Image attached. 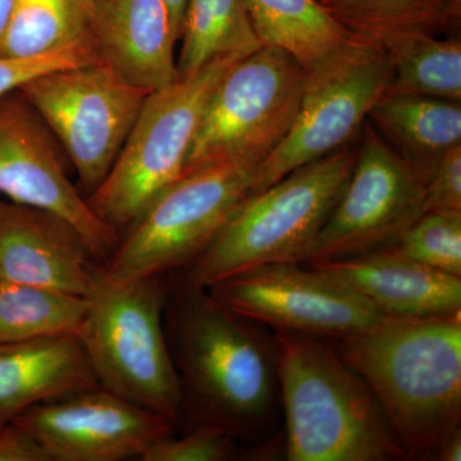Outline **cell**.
Returning <instances> with one entry per match:
<instances>
[{
  "instance_id": "cell-1",
  "label": "cell",
  "mask_w": 461,
  "mask_h": 461,
  "mask_svg": "<svg viewBox=\"0 0 461 461\" xmlns=\"http://www.w3.org/2000/svg\"><path fill=\"white\" fill-rule=\"evenodd\" d=\"M165 326L180 378L181 420L238 438L271 426L280 399L273 338L180 276L169 281Z\"/></svg>"
},
{
  "instance_id": "cell-2",
  "label": "cell",
  "mask_w": 461,
  "mask_h": 461,
  "mask_svg": "<svg viewBox=\"0 0 461 461\" xmlns=\"http://www.w3.org/2000/svg\"><path fill=\"white\" fill-rule=\"evenodd\" d=\"M371 388L406 459H429L461 420V313L384 317L338 339Z\"/></svg>"
},
{
  "instance_id": "cell-3",
  "label": "cell",
  "mask_w": 461,
  "mask_h": 461,
  "mask_svg": "<svg viewBox=\"0 0 461 461\" xmlns=\"http://www.w3.org/2000/svg\"><path fill=\"white\" fill-rule=\"evenodd\" d=\"M290 461L406 459L371 388L332 346L273 336Z\"/></svg>"
},
{
  "instance_id": "cell-4",
  "label": "cell",
  "mask_w": 461,
  "mask_h": 461,
  "mask_svg": "<svg viewBox=\"0 0 461 461\" xmlns=\"http://www.w3.org/2000/svg\"><path fill=\"white\" fill-rule=\"evenodd\" d=\"M168 276L117 280L96 260L77 333L96 384L177 424L180 378L167 338Z\"/></svg>"
},
{
  "instance_id": "cell-5",
  "label": "cell",
  "mask_w": 461,
  "mask_h": 461,
  "mask_svg": "<svg viewBox=\"0 0 461 461\" xmlns=\"http://www.w3.org/2000/svg\"><path fill=\"white\" fill-rule=\"evenodd\" d=\"M357 156L345 147L242 200L180 277L209 288L264 266L304 263L344 191Z\"/></svg>"
},
{
  "instance_id": "cell-6",
  "label": "cell",
  "mask_w": 461,
  "mask_h": 461,
  "mask_svg": "<svg viewBox=\"0 0 461 461\" xmlns=\"http://www.w3.org/2000/svg\"><path fill=\"white\" fill-rule=\"evenodd\" d=\"M244 56L248 54L218 58L195 74L149 93L111 172L86 196L103 223L121 235L184 175L212 94Z\"/></svg>"
},
{
  "instance_id": "cell-7",
  "label": "cell",
  "mask_w": 461,
  "mask_h": 461,
  "mask_svg": "<svg viewBox=\"0 0 461 461\" xmlns=\"http://www.w3.org/2000/svg\"><path fill=\"white\" fill-rule=\"evenodd\" d=\"M305 80L304 67L278 48L240 58L206 104L185 173L217 163L262 165L295 122Z\"/></svg>"
},
{
  "instance_id": "cell-8",
  "label": "cell",
  "mask_w": 461,
  "mask_h": 461,
  "mask_svg": "<svg viewBox=\"0 0 461 461\" xmlns=\"http://www.w3.org/2000/svg\"><path fill=\"white\" fill-rule=\"evenodd\" d=\"M253 172L250 167L217 163L185 173L121 232L111 256L100 263L117 280L184 271L247 198Z\"/></svg>"
},
{
  "instance_id": "cell-9",
  "label": "cell",
  "mask_w": 461,
  "mask_h": 461,
  "mask_svg": "<svg viewBox=\"0 0 461 461\" xmlns=\"http://www.w3.org/2000/svg\"><path fill=\"white\" fill-rule=\"evenodd\" d=\"M390 77V57L384 45L354 35L306 69L295 122L280 147L254 169L249 195L348 147L384 95Z\"/></svg>"
},
{
  "instance_id": "cell-10",
  "label": "cell",
  "mask_w": 461,
  "mask_h": 461,
  "mask_svg": "<svg viewBox=\"0 0 461 461\" xmlns=\"http://www.w3.org/2000/svg\"><path fill=\"white\" fill-rule=\"evenodd\" d=\"M18 90L74 166L85 198L111 172L150 93L102 63L54 69Z\"/></svg>"
},
{
  "instance_id": "cell-11",
  "label": "cell",
  "mask_w": 461,
  "mask_h": 461,
  "mask_svg": "<svg viewBox=\"0 0 461 461\" xmlns=\"http://www.w3.org/2000/svg\"><path fill=\"white\" fill-rule=\"evenodd\" d=\"M350 178L305 264L330 262L395 244L423 214V176L366 120Z\"/></svg>"
},
{
  "instance_id": "cell-12",
  "label": "cell",
  "mask_w": 461,
  "mask_h": 461,
  "mask_svg": "<svg viewBox=\"0 0 461 461\" xmlns=\"http://www.w3.org/2000/svg\"><path fill=\"white\" fill-rule=\"evenodd\" d=\"M206 290L245 320L313 338H348L384 317L321 269L300 263L260 267Z\"/></svg>"
},
{
  "instance_id": "cell-13",
  "label": "cell",
  "mask_w": 461,
  "mask_h": 461,
  "mask_svg": "<svg viewBox=\"0 0 461 461\" xmlns=\"http://www.w3.org/2000/svg\"><path fill=\"white\" fill-rule=\"evenodd\" d=\"M62 151L20 90L0 95V194L62 215L83 232L99 262H105L121 235L91 211L68 177Z\"/></svg>"
},
{
  "instance_id": "cell-14",
  "label": "cell",
  "mask_w": 461,
  "mask_h": 461,
  "mask_svg": "<svg viewBox=\"0 0 461 461\" xmlns=\"http://www.w3.org/2000/svg\"><path fill=\"white\" fill-rule=\"evenodd\" d=\"M12 420L41 442L51 461L141 460L176 426L100 386L38 403Z\"/></svg>"
},
{
  "instance_id": "cell-15",
  "label": "cell",
  "mask_w": 461,
  "mask_h": 461,
  "mask_svg": "<svg viewBox=\"0 0 461 461\" xmlns=\"http://www.w3.org/2000/svg\"><path fill=\"white\" fill-rule=\"evenodd\" d=\"M96 260L83 232L62 215L0 198V281L86 296Z\"/></svg>"
},
{
  "instance_id": "cell-16",
  "label": "cell",
  "mask_w": 461,
  "mask_h": 461,
  "mask_svg": "<svg viewBox=\"0 0 461 461\" xmlns=\"http://www.w3.org/2000/svg\"><path fill=\"white\" fill-rule=\"evenodd\" d=\"M171 14L165 0H90V42L98 62L148 91L178 78Z\"/></svg>"
},
{
  "instance_id": "cell-17",
  "label": "cell",
  "mask_w": 461,
  "mask_h": 461,
  "mask_svg": "<svg viewBox=\"0 0 461 461\" xmlns=\"http://www.w3.org/2000/svg\"><path fill=\"white\" fill-rule=\"evenodd\" d=\"M308 266L326 273L384 317L461 313V277L423 266L391 247Z\"/></svg>"
},
{
  "instance_id": "cell-18",
  "label": "cell",
  "mask_w": 461,
  "mask_h": 461,
  "mask_svg": "<svg viewBox=\"0 0 461 461\" xmlns=\"http://www.w3.org/2000/svg\"><path fill=\"white\" fill-rule=\"evenodd\" d=\"M95 386L77 336L0 345V421Z\"/></svg>"
},
{
  "instance_id": "cell-19",
  "label": "cell",
  "mask_w": 461,
  "mask_h": 461,
  "mask_svg": "<svg viewBox=\"0 0 461 461\" xmlns=\"http://www.w3.org/2000/svg\"><path fill=\"white\" fill-rule=\"evenodd\" d=\"M369 123L393 150L429 181L448 150L461 145V103L384 94Z\"/></svg>"
},
{
  "instance_id": "cell-20",
  "label": "cell",
  "mask_w": 461,
  "mask_h": 461,
  "mask_svg": "<svg viewBox=\"0 0 461 461\" xmlns=\"http://www.w3.org/2000/svg\"><path fill=\"white\" fill-rule=\"evenodd\" d=\"M350 35L384 45L411 33H460L461 0H318Z\"/></svg>"
},
{
  "instance_id": "cell-21",
  "label": "cell",
  "mask_w": 461,
  "mask_h": 461,
  "mask_svg": "<svg viewBox=\"0 0 461 461\" xmlns=\"http://www.w3.org/2000/svg\"><path fill=\"white\" fill-rule=\"evenodd\" d=\"M245 5L260 42L286 51L305 69L351 36L318 0H245Z\"/></svg>"
},
{
  "instance_id": "cell-22",
  "label": "cell",
  "mask_w": 461,
  "mask_h": 461,
  "mask_svg": "<svg viewBox=\"0 0 461 461\" xmlns=\"http://www.w3.org/2000/svg\"><path fill=\"white\" fill-rule=\"evenodd\" d=\"M178 41V78L195 74L218 58L250 54L263 47L245 0H187Z\"/></svg>"
},
{
  "instance_id": "cell-23",
  "label": "cell",
  "mask_w": 461,
  "mask_h": 461,
  "mask_svg": "<svg viewBox=\"0 0 461 461\" xmlns=\"http://www.w3.org/2000/svg\"><path fill=\"white\" fill-rule=\"evenodd\" d=\"M384 47L391 62V77L384 94L461 103L460 33H411Z\"/></svg>"
},
{
  "instance_id": "cell-24",
  "label": "cell",
  "mask_w": 461,
  "mask_h": 461,
  "mask_svg": "<svg viewBox=\"0 0 461 461\" xmlns=\"http://www.w3.org/2000/svg\"><path fill=\"white\" fill-rule=\"evenodd\" d=\"M84 44L91 45L90 0H14L0 58L41 57Z\"/></svg>"
},
{
  "instance_id": "cell-25",
  "label": "cell",
  "mask_w": 461,
  "mask_h": 461,
  "mask_svg": "<svg viewBox=\"0 0 461 461\" xmlns=\"http://www.w3.org/2000/svg\"><path fill=\"white\" fill-rule=\"evenodd\" d=\"M86 296L0 281V345L77 336Z\"/></svg>"
},
{
  "instance_id": "cell-26",
  "label": "cell",
  "mask_w": 461,
  "mask_h": 461,
  "mask_svg": "<svg viewBox=\"0 0 461 461\" xmlns=\"http://www.w3.org/2000/svg\"><path fill=\"white\" fill-rule=\"evenodd\" d=\"M391 248L429 268L461 277V213H423Z\"/></svg>"
},
{
  "instance_id": "cell-27",
  "label": "cell",
  "mask_w": 461,
  "mask_h": 461,
  "mask_svg": "<svg viewBox=\"0 0 461 461\" xmlns=\"http://www.w3.org/2000/svg\"><path fill=\"white\" fill-rule=\"evenodd\" d=\"M238 437L214 426H194L182 437L160 439L142 461H224L235 454Z\"/></svg>"
},
{
  "instance_id": "cell-28",
  "label": "cell",
  "mask_w": 461,
  "mask_h": 461,
  "mask_svg": "<svg viewBox=\"0 0 461 461\" xmlns=\"http://www.w3.org/2000/svg\"><path fill=\"white\" fill-rule=\"evenodd\" d=\"M99 63L90 44L32 58H0V95L16 90L36 76L54 69Z\"/></svg>"
},
{
  "instance_id": "cell-29",
  "label": "cell",
  "mask_w": 461,
  "mask_h": 461,
  "mask_svg": "<svg viewBox=\"0 0 461 461\" xmlns=\"http://www.w3.org/2000/svg\"><path fill=\"white\" fill-rule=\"evenodd\" d=\"M423 213H461V145L442 157L427 181Z\"/></svg>"
},
{
  "instance_id": "cell-30",
  "label": "cell",
  "mask_w": 461,
  "mask_h": 461,
  "mask_svg": "<svg viewBox=\"0 0 461 461\" xmlns=\"http://www.w3.org/2000/svg\"><path fill=\"white\" fill-rule=\"evenodd\" d=\"M0 461H51L41 442L14 420L0 421Z\"/></svg>"
},
{
  "instance_id": "cell-31",
  "label": "cell",
  "mask_w": 461,
  "mask_h": 461,
  "mask_svg": "<svg viewBox=\"0 0 461 461\" xmlns=\"http://www.w3.org/2000/svg\"><path fill=\"white\" fill-rule=\"evenodd\" d=\"M433 460L460 461L461 460V429L457 427L451 430L445 438L439 442L432 454Z\"/></svg>"
},
{
  "instance_id": "cell-32",
  "label": "cell",
  "mask_w": 461,
  "mask_h": 461,
  "mask_svg": "<svg viewBox=\"0 0 461 461\" xmlns=\"http://www.w3.org/2000/svg\"><path fill=\"white\" fill-rule=\"evenodd\" d=\"M165 2L169 9V14H171L173 29H175L177 38L180 39L182 18H184L187 0H165Z\"/></svg>"
},
{
  "instance_id": "cell-33",
  "label": "cell",
  "mask_w": 461,
  "mask_h": 461,
  "mask_svg": "<svg viewBox=\"0 0 461 461\" xmlns=\"http://www.w3.org/2000/svg\"><path fill=\"white\" fill-rule=\"evenodd\" d=\"M12 2H14V0H0V36H2L5 23H7L9 12H11Z\"/></svg>"
}]
</instances>
